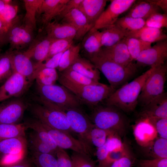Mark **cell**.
I'll return each instance as SVG.
<instances>
[{
	"instance_id": "obj_1",
	"label": "cell",
	"mask_w": 167,
	"mask_h": 167,
	"mask_svg": "<svg viewBox=\"0 0 167 167\" xmlns=\"http://www.w3.org/2000/svg\"><path fill=\"white\" fill-rule=\"evenodd\" d=\"M153 68L151 67L131 81L116 90L104 101L105 104L114 106L125 113L134 111L138 104L143 86Z\"/></svg>"
},
{
	"instance_id": "obj_2",
	"label": "cell",
	"mask_w": 167,
	"mask_h": 167,
	"mask_svg": "<svg viewBox=\"0 0 167 167\" xmlns=\"http://www.w3.org/2000/svg\"><path fill=\"white\" fill-rule=\"evenodd\" d=\"M88 58L103 73L109 85L115 90L129 82L137 71L136 63L123 66L109 59L99 51Z\"/></svg>"
},
{
	"instance_id": "obj_3",
	"label": "cell",
	"mask_w": 167,
	"mask_h": 167,
	"mask_svg": "<svg viewBox=\"0 0 167 167\" xmlns=\"http://www.w3.org/2000/svg\"><path fill=\"white\" fill-rule=\"evenodd\" d=\"M95 126L123 137L129 126L128 118L124 112L112 106L96 105L89 117Z\"/></svg>"
},
{
	"instance_id": "obj_4",
	"label": "cell",
	"mask_w": 167,
	"mask_h": 167,
	"mask_svg": "<svg viewBox=\"0 0 167 167\" xmlns=\"http://www.w3.org/2000/svg\"><path fill=\"white\" fill-rule=\"evenodd\" d=\"M27 108L35 118L55 130L72 132L65 112L42 102L35 94L26 99Z\"/></svg>"
},
{
	"instance_id": "obj_5",
	"label": "cell",
	"mask_w": 167,
	"mask_h": 167,
	"mask_svg": "<svg viewBox=\"0 0 167 167\" xmlns=\"http://www.w3.org/2000/svg\"><path fill=\"white\" fill-rule=\"evenodd\" d=\"M61 85L75 95L81 104L94 107L107 99L115 91L109 85L99 82L87 85L71 84L60 79Z\"/></svg>"
},
{
	"instance_id": "obj_6",
	"label": "cell",
	"mask_w": 167,
	"mask_h": 167,
	"mask_svg": "<svg viewBox=\"0 0 167 167\" xmlns=\"http://www.w3.org/2000/svg\"><path fill=\"white\" fill-rule=\"evenodd\" d=\"M36 94L42 99L63 111L67 108H80L81 105L75 95L62 85L36 84Z\"/></svg>"
},
{
	"instance_id": "obj_7",
	"label": "cell",
	"mask_w": 167,
	"mask_h": 167,
	"mask_svg": "<svg viewBox=\"0 0 167 167\" xmlns=\"http://www.w3.org/2000/svg\"><path fill=\"white\" fill-rule=\"evenodd\" d=\"M167 71L166 62L154 67L143 86L138 98V104L143 107L165 92Z\"/></svg>"
},
{
	"instance_id": "obj_8",
	"label": "cell",
	"mask_w": 167,
	"mask_h": 167,
	"mask_svg": "<svg viewBox=\"0 0 167 167\" xmlns=\"http://www.w3.org/2000/svg\"><path fill=\"white\" fill-rule=\"evenodd\" d=\"M65 112L72 131L77 133L79 139L85 145L89 152L91 150L88 142L89 132L94 125L89 117L80 108H71L66 109Z\"/></svg>"
},
{
	"instance_id": "obj_9",
	"label": "cell",
	"mask_w": 167,
	"mask_h": 167,
	"mask_svg": "<svg viewBox=\"0 0 167 167\" xmlns=\"http://www.w3.org/2000/svg\"><path fill=\"white\" fill-rule=\"evenodd\" d=\"M135 0H112L92 29L99 30L114 24L122 13L128 11Z\"/></svg>"
},
{
	"instance_id": "obj_10",
	"label": "cell",
	"mask_w": 167,
	"mask_h": 167,
	"mask_svg": "<svg viewBox=\"0 0 167 167\" xmlns=\"http://www.w3.org/2000/svg\"><path fill=\"white\" fill-rule=\"evenodd\" d=\"M31 83L22 75L13 71L0 87V102L11 98L22 97Z\"/></svg>"
},
{
	"instance_id": "obj_11",
	"label": "cell",
	"mask_w": 167,
	"mask_h": 167,
	"mask_svg": "<svg viewBox=\"0 0 167 167\" xmlns=\"http://www.w3.org/2000/svg\"><path fill=\"white\" fill-rule=\"evenodd\" d=\"M167 58V39L157 42L153 46L142 52L136 59L138 67H156L165 62Z\"/></svg>"
},
{
	"instance_id": "obj_12",
	"label": "cell",
	"mask_w": 167,
	"mask_h": 167,
	"mask_svg": "<svg viewBox=\"0 0 167 167\" xmlns=\"http://www.w3.org/2000/svg\"><path fill=\"white\" fill-rule=\"evenodd\" d=\"M40 122L58 148L91 156L85 145L79 139L74 138L70 133L53 129Z\"/></svg>"
},
{
	"instance_id": "obj_13",
	"label": "cell",
	"mask_w": 167,
	"mask_h": 167,
	"mask_svg": "<svg viewBox=\"0 0 167 167\" xmlns=\"http://www.w3.org/2000/svg\"><path fill=\"white\" fill-rule=\"evenodd\" d=\"M27 108L26 99L20 97L10 100L0 109V124H17Z\"/></svg>"
},
{
	"instance_id": "obj_14",
	"label": "cell",
	"mask_w": 167,
	"mask_h": 167,
	"mask_svg": "<svg viewBox=\"0 0 167 167\" xmlns=\"http://www.w3.org/2000/svg\"><path fill=\"white\" fill-rule=\"evenodd\" d=\"M13 72L25 77L31 83L35 80L36 67L25 52L8 51Z\"/></svg>"
},
{
	"instance_id": "obj_15",
	"label": "cell",
	"mask_w": 167,
	"mask_h": 167,
	"mask_svg": "<svg viewBox=\"0 0 167 167\" xmlns=\"http://www.w3.org/2000/svg\"><path fill=\"white\" fill-rule=\"evenodd\" d=\"M132 129L136 142L143 147H150L158 137L155 127L146 118L140 117L133 126Z\"/></svg>"
},
{
	"instance_id": "obj_16",
	"label": "cell",
	"mask_w": 167,
	"mask_h": 167,
	"mask_svg": "<svg viewBox=\"0 0 167 167\" xmlns=\"http://www.w3.org/2000/svg\"><path fill=\"white\" fill-rule=\"evenodd\" d=\"M59 22L70 25L76 30L75 39H83L93 27L89 23L83 13L78 8L73 9L65 15Z\"/></svg>"
},
{
	"instance_id": "obj_17",
	"label": "cell",
	"mask_w": 167,
	"mask_h": 167,
	"mask_svg": "<svg viewBox=\"0 0 167 167\" xmlns=\"http://www.w3.org/2000/svg\"><path fill=\"white\" fill-rule=\"evenodd\" d=\"M114 62L123 66L133 62L128 52L125 38L115 45L109 47H102L99 51Z\"/></svg>"
},
{
	"instance_id": "obj_18",
	"label": "cell",
	"mask_w": 167,
	"mask_h": 167,
	"mask_svg": "<svg viewBox=\"0 0 167 167\" xmlns=\"http://www.w3.org/2000/svg\"><path fill=\"white\" fill-rule=\"evenodd\" d=\"M52 40L46 35L33 41L25 52L37 67L47 58Z\"/></svg>"
},
{
	"instance_id": "obj_19",
	"label": "cell",
	"mask_w": 167,
	"mask_h": 167,
	"mask_svg": "<svg viewBox=\"0 0 167 167\" xmlns=\"http://www.w3.org/2000/svg\"><path fill=\"white\" fill-rule=\"evenodd\" d=\"M69 0H43L37 15L41 24L45 27L54 19Z\"/></svg>"
},
{
	"instance_id": "obj_20",
	"label": "cell",
	"mask_w": 167,
	"mask_h": 167,
	"mask_svg": "<svg viewBox=\"0 0 167 167\" xmlns=\"http://www.w3.org/2000/svg\"><path fill=\"white\" fill-rule=\"evenodd\" d=\"M140 117L167 119V94L164 92L143 106Z\"/></svg>"
},
{
	"instance_id": "obj_21",
	"label": "cell",
	"mask_w": 167,
	"mask_h": 167,
	"mask_svg": "<svg viewBox=\"0 0 167 167\" xmlns=\"http://www.w3.org/2000/svg\"><path fill=\"white\" fill-rule=\"evenodd\" d=\"M107 1L106 0H82L78 8L84 15L93 28L105 10Z\"/></svg>"
},
{
	"instance_id": "obj_22",
	"label": "cell",
	"mask_w": 167,
	"mask_h": 167,
	"mask_svg": "<svg viewBox=\"0 0 167 167\" xmlns=\"http://www.w3.org/2000/svg\"><path fill=\"white\" fill-rule=\"evenodd\" d=\"M44 27L46 35L52 40L74 39L77 33L76 29L71 26L54 20Z\"/></svg>"
},
{
	"instance_id": "obj_23",
	"label": "cell",
	"mask_w": 167,
	"mask_h": 167,
	"mask_svg": "<svg viewBox=\"0 0 167 167\" xmlns=\"http://www.w3.org/2000/svg\"><path fill=\"white\" fill-rule=\"evenodd\" d=\"M129 10L126 16L145 20L152 15L160 13L161 10L151 0H136Z\"/></svg>"
},
{
	"instance_id": "obj_24",
	"label": "cell",
	"mask_w": 167,
	"mask_h": 167,
	"mask_svg": "<svg viewBox=\"0 0 167 167\" xmlns=\"http://www.w3.org/2000/svg\"><path fill=\"white\" fill-rule=\"evenodd\" d=\"M27 143L25 136L0 140V157L23 152L26 149Z\"/></svg>"
},
{
	"instance_id": "obj_25",
	"label": "cell",
	"mask_w": 167,
	"mask_h": 167,
	"mask_svg": "<svg viewBox=\"0 0 167 167\" xmlns=\"http://www.w3.org/2000/svg\"><path fill=\"white\" fill-rule=\"evenodd\" d=\"M83 76L96 82L100 80V71L88 59L78 58L69 67Z\"/></svg>"
},
{
	"instance_id": "obj_26",
	"label": "cell",
	"mask_w": 167,
	"mask_h": 167,
	"mask_svg": "<svg viewBox=\"0 0 167 167\" xmlns=\"http://www.w3.org/2000/svg\"><path fill=\"white\" fill-rule=\"evenodd\" d=\"M127 36L136 38L152 43L167 39V35L162 29L144 26L140 29L127 34Z\"/></svg>"
},
{
	"instance_id": "obj_27",
	"label": "cell",
	"mask_w": 167,
	"mask_h": 167,
	"mask_svg": "<svg viewBox=\"0 0 167 167\" xmlns=\"http://www.w3.org/2000/svg\"><path fill=\"white\" fill-rule=\"evenodd\" d=\"M101 32L102 47L112 46L127 36V34L114 24L102 29Z\"/></svg>"
},
{
	"instance_id": "obj_28",
	"label": "cell",
	"mask_w": 167,
	"mask_h": 167,
	"mask_svg": "<svg viewBox=\"0 0 167 167\" xmlns=\"http://www.w3.org/2000/svg\"><path fill=\"white\" fill-rule=\"evenodd\" d=\"M43 0H24L26 13L23 25L33 30L36 28L37 15Z\"/></svg>"
},
{
	"instance_id": "obj_29",
	"label": "cell",
	"mask_w": 167,
	"mask_h": 167,
	"mask_svg": "<svg viewBox=\"0 0 167 167\" xmlns=\"http://www.w3.org/2000/svg\"><path fill=\"white\" fill-rule=\"evenodd\" d=\"M101 32L91 29L83 39L82 46L88 57L98 52L102 47Z\"/></svg>"
},
{
	"instance_id": "obj_30",
	"label": "cell",
	"mask_w": 167,
	"mask_h": 167,
	"mask_svg": "<svg viewBox=\"0 0 167 167\" xmlns=\"http://www.w3.org/2000/svg\"><path fill=\"white\" fill-rule=\"evenodd\" d=\"M24 124L27 128L32 130L43 142L56 153L59 148L39 120L35 118L30 119L26 121Z\"/></svg>"
},
{
	"instance_id": "obj_31",
	"label": "cell",
	"mask_w": 167,
	"mask_h": 167,
	"mask_svg": "<svg viewBox=\"0 0 167 167\" xmlns=\"http://www.w3.org/2000/svg\"><path fill=\"white\" fill-rule=\"evenodd\" d=\"M58 73V79L64 80L72 84L84 85L95 84V82L69 68Z\"/></svg>"
},
{
	"instance_id": "obj_32",
	"label": "cell",
	"mask_w": 167,
	"mask_h": 167,
	"mask_svg": "<svg viewBox=\"0 0 167 167\" xmlns=\"http://www.w3.org/2000/svg\"><path fill=\"white\" fill-rule=\"evenodd\" d=\"M80 44L72 45L62 54L57 69L59 72L69 68L80 56Z\"/></svg>"
},
{
	"instance_id": "obj_33",
	"label": "cell",
	"mask_w": 167,
	"mask_h": 167,
	"mask_svg": "<svg viewBox=\"0 0 167 167\" xmlns=\"http://www.w3.org/2000/svg\"><path fill=\"white\" fill-rule=\"evenodd\" d=\"M58 78V73L56 69L43 68L36 70L35 80L37 84L42 86L54 84Z\"/></svg>"
},
{
	"instance_id": "obj_34",
	"label": "cell",
	"mask_w": 167,
	"mask_h": 167,
	"mask_svg": "<svg viewBox=\"0 0 167 167\" xmlns=\"http://www.w3.org/2000/svg\"><path fill=\"white\" fill-rule=\"evenodd\" d=\"M144 19L125 16L119 18L114 24L127 34L139 30L145 25Z\"/></svg>"
},
{
	"instance_id": "obj_35",
	"label": "cell",
	"mask_w": 167,
	"mask_h": 167,
	"mask_svg": "<svg viewBox=\"0 0 167 167\" xmlns=\"http://www.w3.org/2000/svg\"><path fill=\"white\" fill-rule=\"evenodd\" d=\"M27 128L24 124H0V140L25 136Z\"/></svg>"
},
{
	"instance_id": "obj_36",
	"label": "cell",
	"mask_w": 167,
	"mask_h": 167,
	"mask_svg": "<svg viewBox=\"0 0 167 167\" xmlns=\"http://www.w3.org/2000/svg\"><path fill=\"white\" fill-rule=\"evenodd\" d=\"M125 41L128 52L133 61H135L142 52L152 46L151 43L133 37L127 36L125 38Z\"/></svg>"
},
{
	"instance_id": "obj_37",
	"label": "cell",
	"mask_w": 167,
	"mask_h": 167,
	"mask_svg": "<svg viewBox=\"0 0 167 167\" xmlns=\"http://www.w3.org/2000/svg\"><path fill=\"white\" fill-rule=\"evenodd\" d=\"M22 25H19L17 22L11 25L8 29L7 32V41L10 45L9 51L19 50L22 49Z\"/></svg>"
},
{
	"instance_id": "obj_38",
	"label": "cell",
	"mask_w": 167,
	"mask_h": 167,
	"mask_svg": "<svg viewBox=\"0 0 167 167\" xmlns=\"http://www.w3.org/2000/svg\"><path fill=\"white\" fill-rule=\"evenodd\" d=\"M18 9V6L10 3L5 4L0 11V20L8 29L11 25L17 22Z\"/></svg>"
},
{
	"instance_id": "obj_39",
	"label": "cell",
	"mask_w": 167,
	"mask_h": 167,
	"mask_svg": "<svg viewBox=\"0 0 167 167\" xmlns=\"http://www.w3.org/2000/svg\"><path fill=\"white\" fill-rule=\"evenodd\" d=\"M110 133L108 131L96 127L94 125L89 133L88 142L92 150V146L96 149L102 146L105 143Z\"/></svg>"
},
{
	"instance_id": "obj_40",
	"label": "cell",
	"mask_w": 167,
	"mask_h": 167,
	"mask_svg": "<svg viewBox=\"0 0 167 167\" xmlns=\"http://www.w3.org/2000/svg\"><path fill=\"white\" fill-rule=\"evenodd\" d=\"M32 161L36 167H58L55 156L33 152Z\"/></svg>"
},
{
	"instance_id": "obj_41",
	"label": "cell",
	"mask_w": 167,
	"mask_h": 167,
	"mask_svg": "<svg viewBox=\"0 0 167 167\" xmlns=\"http://www.w3.org/2000/svg\"><path fill=\"white\" fill-rule=\"evenodd\" d=\"M29 140L30 146L33 152L50 154L56 156V153L43 142L34 131L30 135Z\"/></svg>"
},
{
	"instance_id": "obj_42",
	"label": "cell",
	"mask_w": 167,
	"mask_h": 167,
	"mask_svg": "<svg viewBox=\"0 0 167 167\" xmlns=\"http://www.w3.org/2000/svg\"><path fill=\"white\" fill-rule=\"evenodd\" d=\"M73 40L72 38L52 40L47 59L65 51L73 44Z\"/></svg>"
},
{
	"instance_id": "obj_43",
	"label": "cell",
	"mask_w": 167,
	"mask_h": 167,
	"mask_svg": "<svg viewBox=\"0 0 167 167\" xmlns=\"http://www.w3.org/2000/svg\"><path fill=\"white\" fill-rule=\"evenodd\" d=\"M149 147L152 148V158H167V139L157 137Z\"/></svg>"
},
{
	"instance_id": "obj_44",
	"label": "cell",
	"mask_w": 167,
	"mask_h": 167,
	"mask_svg": "<svg viewBox=\"0 0 167 167\" xmlns=\"http://www.w3.org/2000/svg\"><path fill=\"white\" fill-rule=\"evenodd\" d=\"M13 72L8 51L0 55V84L6 81Z\"/></svg>"
},
{
	"instance_id": "obj_45",
	"label": "cell",
	"mask_w": 167,
	"mask_h": 167,
	"mask_svg": "<svg viewBox=\"0 0 167 167\" xmlns=\"http://www.w3.org/2000/svg\"><path fill=\"white\" fill-rule=\"evenodd\" d=\"M71 158L72 167H97L95 161L88 155L73 152Z\"/></svg>"
},
{
	"instance_id": "obj_46",
	"label": "cell",
	"mask_w": 167,
	"mask_h": 167,
	"mask_svg": "<svg viewBox=\"0 0 167 167\" xmlns=\"http://www.w3.org/2000/svg\"><path fill=\"white\" fill-rule=\"evenodd\" d=\"M145 26L161 29L167 27V14H155L146 20Z\"/></svg>"
},
{
	"instance_id": "obj_47",
	"label": "cell",
	"mask_w": 167,
	"mask_h": 167,
	"mask_svg": "<svg viewBox=\"0 0 167 167\" xmlns=\"http://www.w3.org/2000/svg\"><path fill=\"white\" fill-rule=\"evenodd\" d=\"M146 118L153 125L159 137L167 139V119L154 117Z\"/></svg>"
},
{
	"instance_id": "obj_48",
	"label": "cell",
	"mask_w": 167,
	"mask_h": 167,
	"mask_svg": "<svg viewBox=\"0 0 167 167\" xmlns=\"http://www.w3.org/2000/svg\"><path fill=\"white\" fill-rule=\"evenodd\" d=\"M137 167H167V158L141 159L137 162Z\"/></svg>"
},
{
	"instance_id": "obj_49",
	"label": "cell",
	"mask_w": 167,
	"mask_h": 167,
	"mask_svg": "<svg viewBox=\"0 0 167 167\" xmlns=\"http://www.w3.org/2000/svg\"><path fill=\"white\" fill-rule=\"evenodd\" d=\"M58 167H72L71 157L64 150L59 148L56 153Z\"/></svg>"
},
{
	"instance_id": "obj_50",
	"label": "cell",
	"mask_w": 167,
	"mask_h": 167,
	"mask_svg": "<svg viewBox=\"0 0 167 167\" xmlns=\"http://www.w3.org/2000/svg\"><path fill=\"white\" fill-rule=\"evenodd\" d=\"M135 161L131 152L113 162L109 167H132Z\"/></svg>"
},
{
	"instance_id": "obj_51",
	"label": "cell",
	"mask_w": 167,
	"mask_h": 167,
	"mask_svg": "<svg viewBox=\"0 0 167 167\" xmlns=\"http://www.w3.org/2000/svg\"><path fill=\"white\" fill-rule=\"evenodd\" d=\"M64 52L59 53L48 58L44 61V62H43L39 65L36 69L48 68L56 69L58 67L61 57Z\"/></svg>"
},
{
	"instance_id": "obj_52",
	"label": "cell",
	"mask_w": 167,
	"mask_h": 167,
	"mask_svg": "<svg viewBox=\"0 0 167 167\" xmlns=\"http://www.w3.org/2000/svg\"><path fill=\"white\" fill-rule=\"evenodd\" d=\"M82 0H69L63 7L54 20L59 21L61 19L72 9L78 8Z\"/></svg>"
},
{
	"instance_id": "obj_53",
	"label": "cell",
	"mask_w": 167,
	"mask_h": 167,
	"mask_svg": "<svg viewBox=\"0 0 167 167\" xmlns=\"http://www.w3.org/2000/svg\"><path fill=\"white\" fill-rule=\"evenodd\" d=\"M8 29L0 20V47L7 42V35Z\"/></svg>"
},
{
	"instance_id": "obj_54",
	"label": "cell",
	"mask_w": 167,
	"mask_h": 167,
	"mask_svg": "<svg viewBox=\"0 0 167 167\" xmlns=\"http://www.w3.org/2000/svg\"><path fill=\"white\" fill-rule=\"evenodd\" d=\"M154 4L163 11L164 13L167 14V0H151Z\"/></svg>"
},
{
	"instance_id": "obj_55",
	"label": "cell",
	"mask_w": 167,
	"mask_h": 167,
	"mask_svg": "<svg viewBox=\"0 0 167 167\" xmlns=\"http://www.w3.org/2000/svg\"><path fill=\"white\" fill-rule=\"evenodd\" d=\"M29 162L24 160H21L19 161L3 167H32Z\"/></svg>"
},
{
	"instance_id": "obj_56",
	"label": "cell",
	"mask_w": 167,
	"mask_h": 167,
	"mask_svg": "<svg viewBox=\"0 0 167 167\" xmlns=\"http://www.w3.org/2000/svg\"><path fill=\"white\" fill-rule=\"evenodd\" d=\"M5 4L3 0H0V11L3 8Z\"/></svg>"
},
{
	"instance_id": "obj_57",
	"label": "cell",
	"mask_w": 167,
	"mask_h": 167,
	"mask_svg": "<svg viewBox=\"0 0 167 167\" xmlns=\"http://www.w3.org/2000/svg\"><path fill=\"white\" fill-rule=\"evenodd\" d=\"M32 167H33L32 166Z\"/></svg>"
},
{
	"instance_id": "obj_58",
	"label": "cell",
	"mask_w": 167,
	"mask_h": 167,
	"mask_svg": "<svg viewBox=\"0 0 167 167\" xmlns=\"http://www.w3.org/2000/svg\"></svg>"
}]
</instances>
